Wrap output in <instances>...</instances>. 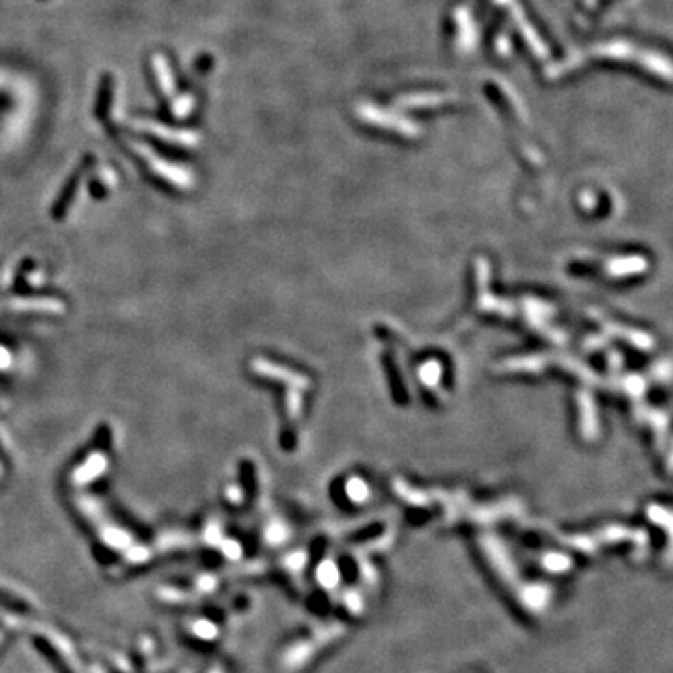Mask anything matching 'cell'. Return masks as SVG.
I'll return each instance as SVG.
<instances>
[{
    "label": "cell",
    "instance_id": "cell-1",
    "mask_svg": "<svg viewBox=\"0 0 673 673\" xmlns=\"http://www.w3.org/2000/svg\"><path fill=\"white\" fill-rule=\"evenodd\" d=\"M339 578H340V573L339 569H337V565L331 563V561H329V563L320 565L318 580L322 582V585H326V587H335L337 582H339Z\"/></svg>",
    "mask_w": 673,
    "mask_h": 673
},
{
    "label": "cell",
    "instance_id": "cell-2",
    "mask_svg": "<svg viewBox=\"0 0 673 673\" xmlns=\"http://www.w3.org/2000/svg\"><path fill=\"white\" fill-rule=\"evenodd\" d=\"M567 565H569V559L561 556V553H550L548 558H546V567H548V570L561 573V570H567Z\"/></svg>",
    "mask_w": 673,
    "mask_h": 673
}]
</instances>
